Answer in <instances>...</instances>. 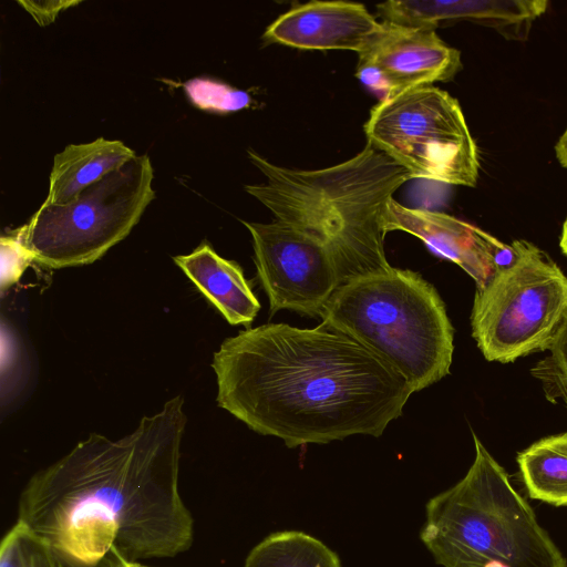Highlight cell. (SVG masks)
Segmentation results:
<instances>
[{"instance_id":"obj_1","label":"cell","mask_w":567,"mask_h":567,"mask_svg":"<svg viewBox=\"0 0 567 567\" xmlns=\"http://www.w3.org/2000/svg\"><path fill=\"white\" fill-rule=\"evenodd\" d=\"M183 405L177 395L128 435L79 442L28 481L17 522L69 567H94L111 553L141 563L188 550L194 519L178 491Z\"/></svg>"},{"instance_id":"obj_2","label":"cell","mask_w":567,"mask_h":567,"mask_svg":"<svg viewBox=\"0 0 567 567\" xmlns=\"http://www.w3.org/2000/svg\"><path fill=\"white\" fill-rule=\"evenodd\" d=\"M212 365L218 405L288 447L379 437L414 393L368 348L323 321L246 329L224 340Z\"/></svg>"},{"instance_id":"obj_3","label":"cell","mask_w":567,"mask_h":567,"mask_svg":"<svg viewBox=\"0 0 567 567\" xmlns=\"http://www.w3.org/2000/svg\"><path fill=\"white\" fill-rule=\"evenodd\" d=\"M266 176L245 190L275 216L309 235L330 252L341 285L389 270L384 217L409 172L367 143L355 156L320 169L287 168L248 151ZM340 285V286H341Z\"/></svg>"},{"instance_id":"obj_4","label":"cell","mask_w":567,"mask_h":567,"mask_svg":"<svg viewBox=\"0 0 567 567\" xmlns=\"http://www.w3.org/2000/svg\"><path fill=\"white\" fill-rule=\"evenodd\" d=\"M465 476L432 497L421 539L443 567H567V559L475 433Z\"/></svg>"},{"instance_id":"obj_5","label":"cell","mask_w":567,"mask_h":567,"mask_svg":"<svg viewBox=\"0 0 567 567\" xmlns=\"http://www.w3.org/2000/svg\"><path fill=\"white\" fill-rule=\"evenodd\" d=\"M320 319L368 348L419 392L450 373L453 327L432 284L391 267L341 285Z\"/></svg>"},{"instance_id":"obj_6","label":"cell","mask_w":567,"mask_h":567,"mask_svg":"<svg viewBox=\"0 0 567 567\" xmlns=\"http://www.w3.org/2000/svg\"><path fill=\"white\" fill-rule=\"evenodd\" d=\"M153 167L136 155L63 205H47L20 227L33 261L53 268L92 264L123 240L155 197Z\"/></svg>"},{"instance_id":"obj_7","label":"cell","mask_w":567,"mask_h":567,"mask_svg":"<svg viewBox=\"0 0 567 567\" xmlns=\"http://www.w3.org/2000/svg\"><path fill=\"white\" fill-rule=\"evenodd\" d=\"M567 319V277L540 249L522 240L511 268L476 288L472 337L487 361L513 362L546 351Z\"/></svg>"},{"instance_id":"obj_8","label":"cell","mask_w":567,"mask_h":567,"mask_svg":"<svg viewBox=\"0 0 567 567\" xmlns=\"http://www.w3.org/2000/svg\"><path fill=\"white\" fill-rule=\"evenodd\" d=\"M367 143L404 167L412 178L473 187L477 146L456 99L433 85L379 101L364 124Z\"/></svg>"},{"instance_id":"obj_9","label":"cell","mask_w":567,"mask_h":567,"mask_svg":"<svg viewBox=\"0 0 567 567\" xmlns=\"http://www.w3.org/2000/svg\"><path fill=\"white\" fill-rule=\"evenodd\" d=\"M243 224L252 238L257 275L268 297L270 315L287 309L320 318L324 305L341 285L327 248L277 219Z\"/></svg>"},{"instance_id":"obj_10","label":"cell","mask_w":567,"mask_h":567,"mask_svg":"<svg viewBox=\"0 0 567 567\" xmlns=\"http://www.w3.org/2000/svg\"><path fill=\"white\" fill-rule=\"evenodd\" d=\"M358 55L355 76L380 101L434 82L450 81L462 69L460 51L443 42L435 30L386 21Z\"/></svg>"},{"instance_id":"obj_11","label":"cell","mask_w":567,"mask_h":567,"mask_svg":"<svg viewBox=\"0 0 567 567\" xmlns=\"http://www.w3.org/2000/svg\"><path fill=\"white\" fill-rule=\"evenodd\" d=\"M382 30L358 2L310 1L279 16L264 32L266 43L303 50H365Z\"/></svg>"},{"instance_id":"obj_12","label":"cell","mask_w":567,"mask_h":567,"mask_svg":"<svg viewBox=\"0 0 567 567\" xmlns=\"http://www.w3.org/2000/svg\"><path fill=\"white\" fill-rule=\"evenodd\" d=\"M385 231L402 230L420 238L432 251L458 265L484 287L494 276L492 254L498 239L441 212L410 208L392 198L384 217Z\"/></svg>"},{"instance_id":"obj_13","label":"cell","mask_w":567,"mask_h":567,"mask_svg":"<svg viewBox=\"0 0 567 567\" xmlns=\"http://www.w3.org/2000/svg\"><path fill=\"white\" fill-rule=\"evenodd\" d=\"M174 261L228 323L249 326L255 320L260 303L237 262L220 257L206 243Z\"/></svg>"},{"instance_id":"obj_14","label":"cell","mask_w":567,"mask_h":567,"mask_svg":"<svg viewBox=\"0 0 567 567\" xmlns=\"http://www.w3.org/2000/svg\"><path fill=\"white\" fill-rule=\"evenodd\" d=\"M135 156V152L121 141L103 137L65 146L53 158L44 204L63 205L72 200Z\"/></svg>"},{"instance_id":"obj_15","label":"cell","mask_w":567,"mask_h":567,"mask_svg":"<svg viewBox=\"0 0 567 567\" xmlns=\"http://www.w3.org/2000/svg\"><path fill=\"white\" fill-rule=\"evenodd\" d=\"M517 464L529 497L567 506V432L535 442L517 455Z\"/></svg>"},{"instance_id":"obj_16","label":"cell","mask_w":567,"mask_h":567,"mask_svg":"<svg viewBox=\"0 0 567 567\" xmlns=\"http://www.w3.org/2000/svg\"><path fill=\"white\" fill-rule=\"evenodd\" d=\"M245 567H341V563L321 540L302 532L285 530L257 544Z\"/></svg>"},{"instance_id":"obj_17","label":"cell","mask_w":567,"mask_h":567,"mask_svg":"<svg viewBox=\"0 0 567 567\" xmlns=\"http://www.w3.org/2000/svg\"><path fill=\"white\" fill-rule=\"evenodd\" d=\"M0 567H64L51 548L17 522L0 546Z\"/></svg>"},{"instance_id":"obj_18","label":"cell","mask_w":567,"mask_h":567,"mask_svg":"<svg viewBox=\"0 0 567 567\" xmlns=\"http://www.w3.org/2000/svg\"><path fill=\"white\" fill-rule=\"evenodd\" d=\"M547 350L549 354L532 369L551 402L561 400L567 408V319L559 328Z\"/></svg>"},{"instance_id":"obj_19","label":"cell","mask_w":567,"mask_h":567,"mask_svg":"<svg viewBox=\"0 0 567 567\" xmlns=\"http://www.w3.org/2000/svg\"><path fill=\"white\" fill-rule=\"evenodd\" d=\"M185 92L197 107L215 112H234L250 104V96L246 92L209 79L188 81Z\"/></svg>"},{"instance_id":"obj_20","label":"cell","mask_w":567,"mask_h":567,"mask_svg":"<svg viewBox=\"0 0 567 567\" xmlns=\"http://www.w3.org/2000/svg\"><path fill=\"white\" fill-rule=\"evenodd\" d=\"M33 261L31 252L23 244L21 228L1 237V288L16 282L25 267Z\"/></svg>"},{"instance_id":"obj_21","label":"cell","mask_w":567,"mask_h":567,"mask_svg":"<svg viewBox=\"0 0 567 567\" xmlns=\"http://www.w3.org/2000/svg\"><path fill=\"white\" fill-rule=\"evenodd\" d=\"M81 1L78 0H45V1H31V0H19L18 3L31 14L35 22L45 27L52 23L56 16L72 7L79 4Z\"/></svg>"},{"instance_id":"obj_22","label":"cell","mask_w":567,"mask_h":567,"mask_svg":"<svg viewBox=\"0 0 567 567\" xmlns=\"http://www.w3.org/2000/svg\"><path fill=\"white\" fill-rule=\"evenodd\" d=\"M555 153L559 164L567 168V127L556 143Z\"/></svg>"},{"instance_id":"obj_23","label":"cell","mask_w":567,"mask_h":567,"mask_svg":"<svg viewBox=\"0 0 567 567\" xmlns=\"http://www.w3.org/2000/svg\"><path fill=\"white\" fill-rule=\"evenodd\" d=\"M64 565V564H63ZM64 567H69L64 565ZM94 567H126L125 560L116 554H109L101 563Z\"/></svg>"},{"instance_id":"obj_24","label":"cell","mask_w":567,"mask_h":567,"mask_svg":"<svg viewBox=\"0 0 567 567\" xmlns=\"http://www.w3.org/2000/svg\"><path fill=\"white\" fill-rule=\"evenodd\" d=\"M559 245H560L563 252L567 256V218L563 225V231H561Z\"/></svg>"},{"instance_id":"obj_25","label":"cell","mask_w":567,"mask_h":567,"mask_svg":"<svg viewBox=\"0 0 567 567\" xmlns=\"http://www.w3.org/2000/svg\"><path fill=\"white\" fill-rule=\"evenodd\" d=\"M125 565L126 567H153V566H147V565H144L142 563H128V561H125Z\"/></svg>"}]
</instances>
